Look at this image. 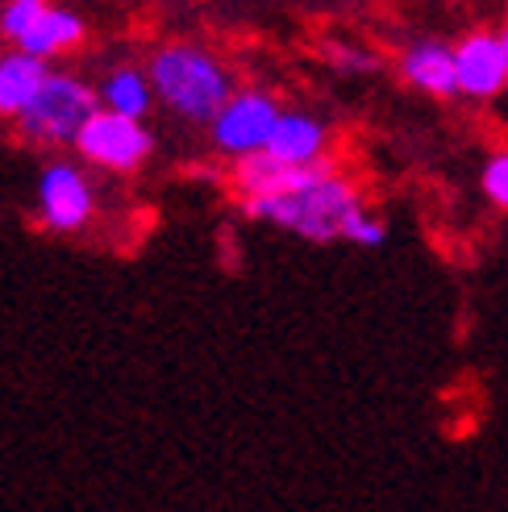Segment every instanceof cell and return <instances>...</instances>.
I'll list each match as a JSON object with an SVG mask.
<instances>
[{
  "label": "cell",
  "mask_w": 508,
  "mask_h": 512,
  "mask_svg": "<svg viewBox=\"0 0 508 512\" xmlns=\"http://www.w3.org/2000/svg\"><path fill=\"white\" fill-rule=\"evenodd\" d=\"M146 75H150V88H155L159 105L192 125H209L213 113L234 92L230 67L217 55H209L205 46H192V42L159 46L155 55H150Z\"/></svg>",
  "instance_id": "cell-1"
},
{
  "label": "cell",
  "mask_w": 508,
  "mask_h": 512,
  "mask_svg": "<svg viewBox=\"0 0 508 512\" xmlns=\"http://www.w3.org/2000/svg\"><path fill=\"white\" fill-rule=\"evenodd\" d=\"M359 204H363L359 188H354L346 175H338V167H329L325 175L309 179V184H300L292 192L246 196L242 213L254 221L284 225L309 242H334V238H342V225Z\"/></svg>",
  "instance_id": "cell-2"
},
{
  "label": "cell",
  "mask_w": 508,
  "mask_h": 512,
  "mask_svg": "<svg viewBox=\"0 0 508 512\" xmlns=\"http://www.w3.org/2000/svg\"><path fill=\"white\" fill-rule=\"evenodd\" d=\"M100 105L96 100V88H88L84 80L75 75H63V71H46L42 88L30 96L13 125L21 142H34V146H71L75 130L88 121V113Z\"/></svg>",
  "instance_id": "cell-3"
},
{
  "label": "cell",
  "mask_w": 508,
  "mask_h": 512,
  "mask_svg": "<svg viewBox=\"0 0 508 512\" xmlns=\"http://www.w3.org/2000/svg\"><path fill=\"white\" fill-rule=\"evenodd\" d=\"M75 155L88 167L109 171V175H134L155 155V134L146 130V117H125L113 109H92L88 121L71 138Z\"/></svg>",
  "instance_id": "cell-4"
},
{
  "label": "cell",
  "mask_w": 508,
  "mask_h": 512,
  "mask_svg": "<svg viewBox=\"0 0 508 512\" xmlns=\"http://www.w3.org/2000/svg\"><path fill=\"white\" fill-rule=\"evenodd\" d=\"M92 217H96V192L88 175L67 159L46 163L38 179V221L50 234H80V229L92 225Z\"/></svg>",
  "instance_id": "cell-5"
},
{
  "label": "cell",
  "mask_w": 508,
  "mask_h": 512,
  "mask_svg": "<svg viewBox=\"0 0 508 512\" xmlns=\"http://www.w3.org/2000/svg\"><path fill=\"white\" fill-rule=\"evenodd\" d=\"M284 113L279 100L271 92H259V88H246V92H230V100L213 113L209 130H213V146L221 155H250V150H263L267 138H271V125L275 117Z\"/></svg>",
  "instance_id": "cell-6"
},
{
  "label": "cell",
  "mask_w": 508,
  "mask_h": 512,
  "mask_svg": "<svg viewBox=\"0 0 508 512\" xmlns=\"http://www.w3.org/2000/svg\"><path fill=\"white\" fill-rule=\"evenodd\" d=\"M508 84V63L500 34L475 30L454 46V88L471 100H496Z\"/></svg>",
  "instance_id": "cell-7"
},
{
  "label": "cell",
  "mask_w": 508,
  "mask_h": 512,
  "mask_svg": "<svg viewBox=\"0 0 508 512\" xmlns=\"http://www.w3.org/2000/svg\"><path fill=\"white\" fill-rule=\"evenodd\" d=\"M329 159H317V163H284L275 159L271 150H250V155H238L234 159V188L238 196H271V192H292L300 184H309V179L325 175Z\"/></svg>",
  "instance_id": "cell-8"
},
{
  "label": "cell",
  "mask_w": 508,
  "mask_h": 512,
  "mask_svg": "<svg viewBox=\"0 0 508 512\" xmlns=\"http://www.w3.org/2000/svg\"><path fill=\"white\" fill-rule=\"evenodd\" d=\"M84 38H88V25H84V17L75 13V9H63V5H50L46 0V9L34 17V25L25 30L13 46H21V50H30V55H38V59H59V55H71L75 46H84Z\"/></svg>",
  "instance_id": "cell-9"
},
{
  "label": "cell",
  "mask_w": 508,
  "mask_h": 512,
  "mask_svg": "<svg viewBox=\"0 0 508 512\" xmlns=\"http://www.w3.org/2000/svg\"><path fill=\"white\" fill-rule=\"evenodd\" d=\"M325 146H329V134L317 117L279 113L263 150H271V155L284 163H317V159H325Z\"/></svg>",
  "instance_id": "cell-10"
},
{
  "label": "cell",
  "mask_w": 508,
  "mask_h": 512,
  "mask_svg": "<svg viewBox=\"0 0 508 512\" xmlns=\"http://www.w3.org/2000/svg\"><path fill=\"white\" fill-rule=\"evenodd\" d=\"M46 59L30 55V50H0V117H17L25 105H30V96L42 88L46 80Z\"/></svg>",
  "instance_id": "cell-11"
},
{
  "label": "cell",
  "mask_w": 508,
  "mask_h": 512,
  "mask_svg": "<svg viewBox=\"0 0 508 512\" xmlns=\"http://www.w3.org/2000/svg\"><path fill=\"white\" fill-rule=\"evenodd\" d=\"M400 75L429 96H454V50L442 42H417L404 50Z\"/></svg>",
  "instance_id": "cell-12"
},
{
  "label": "cell",
  "mask_w": 508,
  "mask_h": 512,
  "mask_svg": "<svg viewBox=\"0 0 508 512\" xmlns=\"http://www.w3.org/2000/svg\"><path fill=\"white\" fill-rule=\"evenodd\" d=\"M100 109H113L125 117H146L155 109V88H150V75L142 67H113L105 75V84L96 92Z\"/></svg>",
  "instance_id": "cell-13"
},
{
  "label": "cell",
  "mask_w": 508,
  "mask_h": 512,
  "mask_svg": "<svg viewBox=\"0 0 508 512\" xmlns=\"http://www.w3.org/2000/svg\"><path fill=\"white\" fill-rule=\"evenodd\" d=\"M42 9H46V0H5V9H0V38L17 42L34 25V17Z\"/></svg>",
  "instance_id": "cell-14"
},
{
  "label": "cell",
  "mask_w": 508,
  "mask_h": 512,
  "mask_svg": "<svg viewBox=\"0 0 508 512\" xmlns=\"http://www.w3.org/2000/svg\"><path fill=\"white\" fill-rule=\"evenodd\" d=\"M484 196L508 213V150H496L484 163Z\"/></svg>",
  "instance_id": "cell-15"
},
{
  "label": "cell",
  "mask_w": 508,
  "mask_h": 512,
  "mask_svg": "<svg viewBox=\"0 0 508 512\" xmlns=\"http://www.w3.org/2000/svg\"><path fill=\"white\" fill-rule=\"evenodd\" d=\"M342 238H350V242H359V246H379L384 242V225H379L375 217H367V209L359 204L350 217H346V225H342Z\"/></svg>",
  "instance_id": "cell-16"
},
{
  "label": "cell",
  "mask_w": 508,
  "mask_h": 512,
  "mask_svg": "<svg viewBox=\"0 0 508 512\" xmlns=\"http://www.w3.org/2000/svg\"><path fill=\"white\" fill-rule=\"evenodd\" d=\"M334 67L354 71V75H367V71H375V67H379V59H375V55H367V50H359V46H342V50H334Z\"/></svg>",
  "instance_id": "cell-17"
},
{
  "label": "cell",
  "mask_w": 508,
  "mask_h": 512,
  "mask_svg": "<svg viewBox=\"0 0 508 512\" xmlns=\"http://www.w3.org/2000/svg\"><path fill=\"white\" fill-rule=\"evenodd\" d=\"M500 46H504V63H508V25L500 30Z\"/></svg>",
  "instance_id": "cell-18"
}]
</instances>
